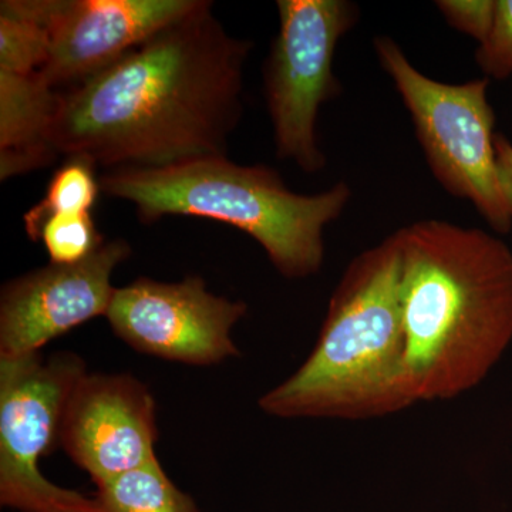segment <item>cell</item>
<instances>
[{
    "label": "cell",
    "instance_id": "6da1fadb",
    "mask_svg": "<svg viewBox=\"0 0 512 512\" xmlns=\"http://www.w3.org/2000/svg\"><path fill=\"white\" fill-rule=\"evenodd\" d=\"M254 43L229 35L202 0L86 82L62 92L57 153L96 167L164 168L227 157Z\"/></svg>",
    "mask_w": 512,
    "mask_h": 512
},
{
    "label": "cell",
    "instance_id": "7a4b0ae2",
    "mask_svg": "<svg viewBox=\"0 0 512 512\" xmlns=\"http://www.w3.org/2000/svg\"><path fill=\"white\" fill-rule=\"evenodd\" d=\"M406 366L417 402L476 387L512 339V251L493 234L423 220L397 231Z\"/></svg>",
    "mask_w": 512,
    "mask_h": 512
},
{
    "label": "cell",
    "instance_id": "3957f363",
    "mask_svg": "<svg viewBox=\"0 0 512 512\" xmlns=\"http://www.w3.org/2000/svg\"><path fill=\"white\" fill-rule=\"evenodd\" d=\"M397 232L352 259L318 342L289 379L259 399L281 419L369 420L416 403L406 366Z\"/></svg>",
    "mask_w": 512,
    "mask_h": 512
},
{
    "label": "cell",
    "instance_id": "277c9868",
    "mask_svg": "<svg viewBox=\"0 0 512 512\" xmlns=\"http://www.w3.org/2000/svg\"><path fill=\"white\" fill-rule=\"evenodd\" d=\"M100 187L114 200L133 204L143 224L184 215L238 228L288 279L318 274L325 259L323 232L352 200V188L343 181L319 194H298L274 168L232 163L228 157L117 168L100 175Z\"/></svg>",
    "mask_w": 512,
    "mask_h": 512
},
{
    "label": "cell",
    "instance_id": "5b68a950",
    "mask_svg": "<svg viewBox=\"0 0 512 512\" xmlns=\"http://www.w3.org/2000/svg\"><path fill=\"white\" fill-rule=\"evenodd\" d=\"M373 46L412 116L434 178L448 194L471 202L497 234H508L512 215L498 173L487 77L437 82L416 69L392 37L377 36Z\"/></svg>",
    "mask_w": 512,
    "mask_h": 512
},
{
    "label": "cell",
    "instance_id": "8992f818",
    "mask_svg": "<svg viewBox=\"0 0 512 512\" xmlns=\"http://www.w3.org/2000/svg\"><path fill=\"white\" fill-rule=\"evenodd\" d=\"M74 353L0 357V504L20 512H100L96 498L50 483L40 458L59 447L64 407L86 375Z\"/></svg>",
    "mask_w": 512,
    "mask_h": 512
},
{
    "label": "cell",
    "instance_id": "52a82bcc",
    "mask_svg": "<svg viewBox=\"0 0 512 512\" xmlns=\"http://www.w3.org/2000/svg\"><path fill=\"white\" fill-rule=\"evenodd\" d=\"M276 9L278 35L264 67L276 156L305 173H318L326 167L318 114L342 89L333 59L340 39L359 20V9L348 0H278Z\"/></svg>",
    "mask_w": 512,
    "mask_h": 512
},
{
    "label": "cell",
    "instance_id": "ba28073f",
    "mask_svg": "<svg viewBox=\"0 0 512 512\" xmlns=\"http://www.w3.org/2000/svg\"><path fill=\"white\" fill-rule=\"evenodd\" d=\"M247 312V303L214 295L200 276L180 282L138 278L116 288L106 319L137 352L211 366L238 355L231 330Z\"/></svg>",
    "mask_w": 512,
    "mask_h": 512
},
{
    "label": "cell",
    "instance_id": "9c48e42d",
    "mask_svg": "<svg viewBox=\"0 0 512 512\" xmlns=\"http://www.w3.org/2000/svg\"><path fill=\"white\" fill-rule=\"evenodd\" d=\"M202 0H25L49 32L40 74L66 90L86 82L158 32L185 18Z\"/></svg>",
    "mask_w": 512,
    "mask_h": 512
},
{
    "label": "cell",
    "instance_id": "30bf717a",
    "mask_svg": "<svg viewBox=\"0 0 512 512\" xmlns=\"http://www.w3.org/2000/svg\"><path fill=\"white\" fill-rule=\"evenodd\" d=\"M130 255L127 241L113 239L79 264H50L5 284L0 293V357L40 353L64 333L106 316L116 292L111 276Z\"/></svg>",
    "mask_w": 512,
    "mask_h": 512
},
{
    "label": "cell",
    "instance_id": "8fae6325",
    "mask_svg": "<svg viewBox=\"0 0 512 512\" xmlns=\"http://www.w3.org/2000/svg\"><path fill=\"white\" fill-rule=\"evenodd\" d=\"M157 406L136 377L89 373L64 407L59 446L94 484L154 463Z\"/></svg>",
    "mask_w": 512,
    "mask_h": 512
},
{
    "label": "cell",
    "instance_id": "7c38bea8",
    "mask_svg": "<svg viewBox=\"0 0 512 512\" xmlns=\"http://www.w3.org/2000/svg\"><path fill=\"white\" fill-rule=\"evenodd\" d=\"M60 100L62 92L40 72L0 70V180L53 163L52 131Z\"/></svg>",
    "mask_w": 512,
    "mask_h": 512
},
{
    "label": "cell",
    "instance_id": "4fadbf2b",
    "mask_svg": "<svg viewBox=\"0 0 512 512\" xmlns=\"http://www.w3.org/2000/svg\"><path fill=\"white\" fill-rule=\"evenodd\" d=\"M96 485L100 512H200L158 460Z\"/></svg>",
    "mask_w": 512,
    "mask_h": 512
},
{
    "label": "cell",
    "instance_id": "5bb4252c",
    "mask_svg": "<svg viewBox=\"0 0 512 512\" xmlns=\"http://www.w3.org/2000/svg\"><path fill=\"white\" fill-rule=\"evenodd\" d=\"M46 26L30 13L25 0L0 3V70L16 74L40 72L49 59Z\"/></svg>",
    "mask_w": 512,
    "mask_h": 512
},
{
    "label": "cell",
    "instance_id": "9a60e30c",
    "mask_svg": "<svg viewBox=\"0 0 512 512\" xmlns=\"http://www.w3.org/2000/svg\"><path fill=\"white\" fill-rule=\"evenodd\" d=\"M32 241H40L50 264L74 265L86 261L106 242L92 214H52L25 221Z\"/></svg>",
    "mask_w": 512,
    "mask_h": 512
},
{
    "label": "cell",
    "instance_id": "2e32d148",
    "mask_svg": "<svg viewBox=\"0 0 512 512\" xmlns=\"http://www.w3.org/2000/svg\"><path fill=\"white\" fill-rule=\"evenodd\" d=\"M96 168L84 158H67L53 174L43 200L26 212L25 221L52 214H92L101 192Z\"/></svg>",
    "mask_w": 512,
    "mask_h": 512
},
{
    "label": "cell",
    "instance_id": "e0dca14e",
    "mask_svg": "<svg viewBox=\"0 0 512 512\" xmlns=\"http://www.w3.org/2000/svg\"><path fill=\"white\" fill-rule=\"evenodd\" d=\"M476 60L487 79L512 76V0H495L493 29L478 45Z\"/></svg>",
    "mask_w": 512,
    "mask_h": 512
},
{
    "label": "cell",
    "instance_id": "ac0fdd59",
    "mask_svg": "<svg viewBox=\"0 0 512 512\" xmlns=\"http://www.w3.org/2000/svg\"><path fill=\"white\" fill-rule=\"evenodd\" d=\"M437 9L451 28L484 42L493 29L495 0H440Z\"/></svg>",
    "mask_w": 512,
    "mask_h": 512
},
{
    "label": "cell",
    "instance_id": "d6986e66",
    "mask_svg": "<svg viewBox=\"0 0 512 512\" xmlns=\"http://www.w3.org/2000/svg\"><path fill=\"white\" fill-rule=\"evenodd\" d=\"M498 173L512 215V143L503 134L495 136Z\"/></svg>",
    "mask_w": 512,
    "mask_h": 512
}]
</instances>
